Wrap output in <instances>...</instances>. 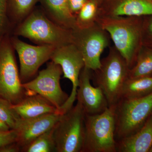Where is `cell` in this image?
<instances>
[{
  "instance_id": "obj_29",
  "label": "cell",
  "mask_w": 152,
  "mask_h": 152,
  "mask_svg": "<svg viewBox=\"0 0 152 152\" xmlns=\"http://www.w3.org/2000/svg\"><path fill=\"white\" fill-rule=\"evenodd\" d=\"M8 125L0 119V132H6L10 130Z\"/></svg>"
},
{
  "instance_id": "obj_13",
  "label": "cell",
  "mask_w": 152,
  "mask_h": 152,
  "mask_svg": "<svg viewBox=\"0 0 152 152\" xmlns=\"http://www.w3.org/2000/svg\"><path fill=\"white\" fill-rule=\"evenodd\" d=\"M61 115L54 113L28 119L20 118L13 129L17 133L16 142L23 148L53 127Z\"/></svg>"
},
{
  "instance_id": "obj_2",
  "label": "cell",
  "mask_w": 152,
  "mask_h": 152,
  "mask_svg": "<svg viewBox=\"0 0 152 152\" xmlns=\"http://www.w3.org/2000/svg\"><path fill=\"white\" fill-rule=\"evenodd\" d=\"M12 35L29 39L39 45L56 47L73 43L72 30L61 26L53 21L42 8H36L17 25Z\"/></svg>"
},
{
  "instance_id": "obj_19",
  "label": "cell",
  "mask_w": 152,
  "mask_h": 152,
  "mask_svg": "<svg viewBox=\"0 0 152 152\" xmlns=\"http://www.w3.org/2000/svg\"><path fill=\"white\" fill-rule=\"evenodd\" d=\"M39 0H8L7 12L13 29L35 8Z\"/></svg>"
},
{
  "instance_id": "obj_11",
  "label": "cell",
  "mask_w": 152,
  "mask_h": 152,
  "mask_svg": "<svg viewBox=\"0 0 152 152\" xmlns=\"http://www.w3.org/2000/svg\"><path fill=\"white\" fill-rule=\"evenodd\" d=\"M10 39L15 51L18 56L20 64L19 72L22 83L34 75L39 68L50 59L56 48L49 45H32L12 34Z\"/></svg>"
},
{
  "instance_id": "obj_24",
  "label": "cell",
  "mask_w": 152,
  "mask_h": 152,
  "mask_svg": "<svg viewBox=\"0 0 152 152\" xmlns=\"http://www.w3.org/2000/svg\"><path fill=\"white\" fill-rule=\"evenodd\" d=\"M8 0H0V42L8 34H12V27L7 12Z\"/></svg>"
},
{
  "instance_id": "obj_12",
  "label": "cell",
  "mask_w": 152,
  "mask_h": 152,
  "mask_svg": "<svg viewBox=\"0 0 152 152\" xmlns=\"http://www.w3.org/2000/svg\"><path fill=\"white\" fill-rule=\"evenodd\" d=\"M91 70L86 67L83 68L79 77L76 99L86 115L102 113L109 107L105 96L100 88L93 86L91 83Z\"/></svg>"
},
{
  "instance_id": "obj_18",
  "label": "cell",
  "mask_w": 152,
  "mask_h": 152,
  "mask_svg": "<svg viewBox=\"0 0 152 152\" xmlns=\"http://www.w3.org/2000/svg\"><path fill=\"white\" fill-rule=\"evenodd\" d=\"M152 92V75L136 78H128L123 86L121 99L140 98Z\"/></svg>"
},
{
  "instance_id": "obj_8",
  "label": "cell",
  "mask_w": 152,
  "mask_h": 152,
  "mask_svg": "<svg viewBox=\"0 0 152 152\" xmlns=\"http://www.w3.org/2000/svg\"><path fill=\"white\" fill-rule=\"evenodd\" d=\"M73 43L81 53L85 67L91 71L100 67L101 56L110 44L108 33L97 23L85 29L72 30Z\"/></svg>"
},
{
  "instance_id": "obj_4",
  "label": "cell",
  "mask_w": 152,
  "mask_h": 152,
  "mask_svg": "<svg viewBox=\"0 0 152 152\" xmlns=\"http://www.w3.org/2000/svg\"><path fill=\"white\" fill-rule=\"evenodd\" d=\"M115 105L102 113L85 114L82 152H117Z\"/></svg>"
},
{
  "instance_id": "obj_1",
  "label": "cell",
  "mask_w": 152,
  "mask_h": 152,
  "mask_svg": "<svg viewBox=\"0 0 152 152\" xmlns=\"http://www.w3.org/2000/svg\"><path fill=\"white\" fill-rule=\"evenodd\" d=\"M143 17L99 16L96 22L108 33L130 69L134 65L142 46Z\"/></svg>"
},
{
  "instance_id": "obj_16",
  "label": "cell",
  "mask_w": 152,
  "mask_h": 152,
  "mask_svg": "<svg viewBox=\"0 0 152 152\" xmlns=\"http://www.w3.org/2000/svg\"><path fill=\"white\" fill-rule=\"evenodd\" d=\"M152 146L151 114L139 131L117 142V152H149Z\"/></svg>"
},
{
  "instance_id": "obj_28",
  "label": "cell",
  "mask_w": 152,
  "mask_h": 152,
  "mask_svg": "<svg viewBox=\"0 0 152 152\" xmlns=\"http://www.w3.org/2000/svg\"><path fill=\"white\" fill-rule=\"evenodd\" d=\"M21 148L16 142L11 143L3 146L0 148V152H21Z\"/></svg>"
},
{
  "instance_id": "obj_5",
  "label": "cell",
  "mask_w": 152,
  "mask_h": 152,
  "mask_svg": "<svg viewBox=\"0 0 152 152\" xmlns=\"http://www.w3.org/2000/svg\"><path fill=\"white\" fill-rule=\"evenodd\" d=\"M152 113V92L140 98L121 99L115 105L116 141L139 131Z\"/></svg>"
},
{
  "instance_id": "obj_6",
  "label": "cell",
  "mask_w": 152,
  "mask_h": 152,
  "mask_svg": "<svg viewBox=\"0 0 152 152\" xmlns=\"http://www.w3.org/2000/svg\"><path fill=\"white\" fill-rule=\"evenodd\" d=\"M85 113L77 102L62 115L54 127L57 152H82L85 130Z\"/></svg>"
},
{
  "instance_id": "obj_32",
  "label": "cell",
  "mask_w": 152,
  "mask_h": 152,
  "mask_svg": "<svg viewBox=\"0 0 152 152\" xmlns=\"http://www.w3.org/2000/svg\"></svg>"
},
{
  "instance_id": "obj_7",
  "label": "cell",
  "mask_w": 152,
  "mask_h": 152,
  "mask_svg": "<svg viewBox=\"0 0 152 152\" xmlns=\"http://www.w3.org/2000/svg\"><path fill=\"white\" fill-rule=\"evenodd\" d=\"M11 34L0 42V97L15 104L26 96L11 42Z\"/></svg>"
},
{
  "instance_id": "obj_22",
  "label": "cell",
  "mask_w": 152,
  "mask_h": 152,
  "mask_svg": "<svg viewBox=\"0 0 152 152\" xmlns=\"http://www.w3.org/2000/svg\"><path fill=\"white\" fill-rule=\"evenodd\" d=\"M54 127L39 136L23 148L21 152H56V145L53 137Z\"/></svg>"
},
{
  "instance_id": "obj_27",
  "label": "cell",
  "mask_w": 152,
  "mask_h": 152,
  "mask_svg": "<svg viewBox=\"0 0 152 152\" xmlns=\"http://www.w3.org/2000/svg\"><path fill=\"white\" fill-rule=\"evenodd\" d=\"M88 0H69V7L71 13L76 17L80 10Z\"/></svg>"
},
{
  "instance_id": "obj_25",
  "label": "cell",
  "mask_w": 152,
  "mask_h": 152,
  "mask_svg": "<svg viewBox=\"0 0 152 152\" xmlns=\"http://www.w3.org/2000/svg\"><path fill=\"white\" fill-rule=\"evenodd\" d=\"M142 44V46L152 48V15L143 17Z\"/></svg>"
},
{
  "instance_id": "obj_15",
  "label": "cell",
  "mask_w": 152,
  "mask_h": 152,
  "mask_svg": "<svg viewBox=\"0 0 152 152\" xmlns=\"http://www.w3.org/2000/svg\"><path fill=\"white\" fill-rule=\"evenodd\" d=\"M20 118H33L57 113V109L46 99L38 94L27 95L20 102L12 105Z\"/></svg>"
},
{
  "instance_id": "obj_26",
  "label": "cell",
  "mask_w": 152,
  "mask_h": 152,
  "mask_svg": "<svg viewBox=\"0 0 152 152\" xmlns=\"http://www.w3.org/2000/svg\"><path fill=\"white\" fill-rule=\"evenodd\" d=\"M17 137L16 132L15 130L0 132V148L7 144L16 142Z\"/></svg>"
},
{
  "instance_id": "obj_23",
  "label": "cell",
  "mask_w": 152,
  "mask_h": 152,
  "mask_svg": "<svg viewBox=\"0 0 152 152\" xmlns=\"http://www.w3.org/2000/svg\"><path fill=\"white\" fill-rule=\"evenodd\" d=\"M12 105L9 101L0 97V119L8 125L11 129H14L20 118Z\"/></svg>"
},
{
  "instance_id": "obj_21",
  "label": "cell",
  "mask_w": 152,
  "mask_h": 152,
  "mask_svg": "<svg viewBox=\"0 0 152 152\" xmlns=\"http://www.w3.org/2000/svg\"><path fill=\"white\" fill-rule=\"evenodd\" d=\"M99 15V3L96 0H88L76 16V28L85 29L93 26Z\"/></svg>"
},
{
  "instance_id": "obj_17",
  "label": "cell",
  "mask_w": 152,
  "mask_h": 152,
  "mask_svg": "<svg viewBox=\"0 0 152 152\" xmlns=\"http://www.w3.org/2000/svg\"><path fill=\"white\" fill-rule=\"evenodd\" d=\"M42 9L53 21L70 30L76 28V17L70 11L69 0H39Z\"/></svg>"
},
{
  "instance_id": "obj_9",
  "label": "cell",
  "mask_w": 152,
  "mask_h": 152,
  "mask_svg": "<svg viewBox=\"0 0 152 152\" xmlns=\"http://www.w3.org/2000/svg\"><path fill=\"white\" fill-rule=\"evenodd\" d=\"M61 68L51 61L45 69L40 71L37 77L27 83H23L26 96L38 94L46 99L57 109V113L69 96L63 91L60 80Z\"/></svg>"
},
{
  "instance_id": "obj_14",
  "label": "cell",
  "mask_w": 152,
  "mask_h": 152,
  "mask_svg": "<svg viewBox=\"0 0 152 152\" xmlns=\"http://www.w3.org/2000/svg\"><path fill=\"white\" fill-rule=\"evenodd\" d=\"M152 15V0H104L99 16L144 17Z\"/></svg>"
},
{
  "instance_id": "obj_30",
  "label": "cell",
  "mask_w": 152,
  "mask_h": 152,
  "mask_svg": "<svg viewBox=\"0 0 152 152\" xmlns=\"http://www.w3.org/2000/svg\"><path fill=\"white\" fill-rule=\"evenodd\" d=\"M96 1H97L99 3V5H100V4L101 3H102V2L103 1H104V0H96Z\"/></svg>"
},
{
  "instance_id": "obj_20",
  "label": "cell",
  "mask_w": 152,
  "mask_h": 152,
  "mask_svg": "<svg viewBox=\"0 0 152 152\" xmlns=\"http://www.w3.org/2000/svg\"><path fill=\"white\" fill-rule=\"evenodd\" d=\"M152 75V48L142 46L135 64L129 71V78H136Z\"/></svg>"
},
{
  "instance_id": "obj_31",
  "label": "cell",
  "mask_w": 152,
  "mask_h": 152,
  "mask_svg": "<svg viewBox=\"0 0 152 152\" xmlns=\"http://www.w3.org/2000/svg\"><path fill=\"white\" fill-rule=\"evenodd\" d=\"M149 152H152V147H151V149H150Z\"/></svg>"
},
{
  "instance_id": "obj_10",
  "label": "cell",
  "mask_w": 152,
  "mask_h": 152,
  "mask_svg": "<svg viewBox=\"0 0 152 152\" xmlns=\"http://www.w3.org/2000/svg\"><path fill=\"white\" fill-rule=\"evenodd\" d=\"M50 60L61 67L64 75L63 78L69 80L72 85L70 95L58 111L59 114L63 115L72 107L76 100L79 77L84 67V61L81 53L73 43L56 48Z\"/></svg>"
},
{
  "instance_id": "obj_3",
  "label": "cell",
  "mask_w": 152,
  "mask_h": 152,
  "mask_svg": "<svg viewBox=\"0 0 152 152\" xmlns=\"http://www.w3.org/2000/svg\"><path fill=\"white\" fill-rule=\"evenodd\" d=\"M129 70L124 58L114 46L110 48L108 54L101 60L100 67L92 71L91 78L96 86L103 92L109 107L115 105L121 99Z\"/></svg>"
}]
</instances>
